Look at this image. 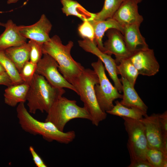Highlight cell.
Listing matches in <instances>:
<instances>
[{"label": "cell", "mask_w": 167, "mask_h": 167, "mask_svg": "<svg viewBox=\"0 0 167 167\" xmlns=\"http://www.w3.org/2000/svg\"><path fill=\"white\" fill-rule=\"evenodd\" d=\"M24 103L18 104L16 112L19 124L25 131L34 135H41L49 142L56 141L67 144L75 139L76 134L74 131H62L51 122L38 120L31 115Z\"/></svg>", "instance_id": "6da1fadb"}, {"label": "cell", "mask_w": 167, "mask_h": 167, "mask_svg": "<svg viewBox=\"0 0 167 167\" xmlns=\"http://www.w3.org/2000/svg\"><path fill=\"white\" fill-rule=\"evenodd\" d=\"M74 43L71 41L66 45H63L59 37L55 35L43 44L42 51L43 54H47L55 60L59 71L74 86L85 68L72 57L71 52Z\"/></svg>", "instance_id": "7a4b0ae2"}, {"label": "cell", "mask_w": 167, "mask_h": 167, "mask_svg": "<svg viewBox=\"0 0 167 167\" xmlns=\"http://www.w3.org/2000/svg\"><path fill=\"white\" fill-rule=\"evenodd\" d=\"M29 85L26 101L30 113L34 114L37 110L47 113L55 101L65 93L63 88L53 86L36 73Z\"/></svg>", "instance_id": "3957f363"}, {"label": "cell", "mask_w": 167, "mask_h": 167, "mask_svg": "<svg viewBox=\"0 0 167 167\" xmlns=\"http://www.w3.org/2000/svg\"><path fill=\"white\" fill-rule=\"evenodd\" d=\"M99 83L95 71L90 68H85L74 85L77 91V94L84 103V107L91 117L92 123L96 126L107 116V113L100 108L96 97L94 86Z\"/></svg>", "instance_id": "277c9868"}, {"label": "cell", "mask_w": 167, "mask_h": 167, "mask_svg": "<svg viewBox=\"0 0 167 167\" xmlns=\"http://www.w3.org/2000/svg\"><path fill=\"white\" fill-rule=\"evenodd\" d=\"M47 113L45 121L51 122L62 131L67 123L72 119L79 118L91 121L84 107L78 106L76 101L62 96L55 101Z\"/></svg>", "instance_id": "5b68a950"}, {"label": "cell", "mask_w": 167, "mask_h": 167, "mask_svg": "<svg viewBox=\"0 0 167 167\" xmlns=\"http://www.w3.org/2000/svg\"><path fill=\"white\" fill-rule=\"evenodd\" d=\"M91 66L96 73L99 80L98 84L94 86L96 97L99 105L103 112L111 109L114 105L113 102L117 99H122V95L120 94L107 78L105 67L102 61L98 58L96 62L92 63Z\"/></svg>", "instance_id": "8992f818"}, {"label": "cell", "mask_w": 167, "mask_h": 167, "mask_svg": "<svg viewBox=\"0 0 167 167\" xmlns=\"http://www.w3.org/2000/svg\"><path fill=\"white\" fill-rule=\"evenodd\" d=\"M124 124L128 135L127 148L131 161L136 159L146 160L148 149L144 127L139 120L122 117Z\"/></svg>", "instance_id": "52a82bcc"}, {"label": "cell", "mask_w": 167, "mask_h": 167, "mask_svg": "<svg viewBox=\"0 0 167 167\" xmlns=\"http://www.w3.org/2000/svg\"><path fill=\"white\" fill-rule=\"evenodd\" d=\"M37 63L35 73L44 77L53 86L60 88H67L77 94L75 88L69 83L60 73L58 64L52 57L46 54Z\"/></svg>", "instance_id": "ba28073f"}, {"label": "cell", "mask_w": 167, "mask_h": 167, "mask_svg": "<svg viewBox=\"0 0 167 167\" xmlns=\"http://www.w3.org/2000/svg\"><path fill=\"white\" fill-rule=\"evenodd\" d=\"M79 46L86 52L92 53L101 60L104 64L105 67L108 72L114 85V87L119 93L122 92V85L118 77L117 74V64L115 59L111 56L105 54L97 47L95 41L87 39L78 41Z\"/></svg>", "instance_id": "9c48e42d"}, {"label": "cell", "mask_w": 167, "mask_h": 167, "mask_svg": "<svg viewBox=\"0 0 167 167\" xmlns=\"http://www.w3.org/2000/svg\"><path fill=\"white\" fill-rule=\"evenodd\" d=\"M129 58L139 74L152 76L159 71L160 65L153 49L148 48L136 51L133 53Z\"/></svg>", "instance_id": "30bf717a"}, {"label": "cell", "mask_w": 167, "mask_h": 167, "mask_svg": "<svg viewBox=\"0 0 167 167\" xmlns=\"http://www.w3.org/2000/svg\"><path fill=\"white\" fill-rule=\"evenodd\" d=\"M108 39L103 44L102 52L109 55L113 54L116 64L120 60L129 58L133 54L127 49L123 35L118 30L111 28L106 31Z\"/></svg>", "instance_id": "8fae6325"}, {"label": "cell", "mask_w": 167, "mask_h": 167, "mask_svg": "<svg viewBox=\"0 0 167 167\" xmlns=\"http://www.w3.org/2000/svg\"><path fill=\"white\" fill-rule=\"evenodd\" d=\"M159 116V114L153 113L139 120L144 127L148 148L158 149L162 151L164 141L167 139V136L163 134Z\"/></svg>", "instance_id": "7c38bea8"}, {"label": "cell", "mask_w": 167, "mask_h": 167, "mask_svg": "<svg viewBox=\"0 0 167 167\" xmlns=\"http://www.w3.org/2000/svg\"><path fill=\"white\" fill-rule=\"evenodd\" d=\"M52 25L46 16L43 14L35 24L28 26H18L20 33L27 39L42 44L50 39L49 34Z\"/></svg>", "instance_id": "4fadbf2b"}, {"label": "cell", "mask_w": 167, "mask_h": 167, "mask_svg": "<svg viewBox=\"0 0 167 167\" xmlns=\"http://www.w3.org/2000/svg\"><path fill=\"white\" fill-rule=\"evenodd\" d=\"M138 4L132 0L123 1L112 18L123 27L132 24L140 26L143 19L139 13Z\"/></svg>", "instance_id": "5bb4252c"}, {"label": "cell", "mask_w": 167, "mask_h": 167, "mask_svg": "<svg viewBox=\"0 0 167 167\" xmlns=\"http://www.w3.org/2000/svg\"><path fill=\"white\" fill-rule=\"evenodd\" d=\"M5 30L0 36V50L20 46L27 43V39L20 33L17 26L11 19L5 23Z\"/></svg>", "instance_id": "9a60e30c"}, {"label": "cell", "mask_w": 167, "mask_h": 167, "mask_svg": "<svg viewBox=\"0 0 167 167\" xmlns=\"http://www.w3.org/2000/svg\"><path fill=\"white\" fill-rule=\"evenodd\" d=\"M140 26L136 24L124 26L122 35L128 50L133 53L149 48L145 38L140 33Z\"/></svg>", "instance_id": "2e32d148"}, {"label": "cell", "mask_w": 167, "mask_h": 167, "mask_svg": "<svg viewBox=\"0 0 167 167\" xmlns=\"http://www.w3.org/2000/svg\"><path fill=\"white\" fill-rule=\"evenodd\" d=\"M120 80L122 83L123 92L120 103L126 107L137 108L147 113L148 107L140 97L134 87L123 76H121Z\"/></svg>", "instance_id": "e0dca14e"}, {"label": "cell", "mask_w": 167, "mask_h": 167, "mask_svg": "<svg viewBox=\"0 0 167 167\" xmlns=\"http://www.w3.org/2000/svg\"><path fill=\"white\" fill-rule=\"evenodd\" d=\"M94 30L95 41L98 49L101 51L104 50L102 38L105 33L109 29L114 28L119 31L122 34L123 27L113 18L103 20L89 21Z\"/></svg>", "instance_id": "ac0fdd59"}, {"label": "cell", "mask_w": 167, "mask_h": 167, "mask_svg": "<svg viewBox=\"0 0 167 167\" xmlns=\"http://www.w3.org/2000/svg\"><path fill=\"white\" fill-rule=\"evenodd\" d=\"M29 85L24 83L7 87L4 94L5 103L12 107L26 101Z\"/></svg>", "instance_id": "d6986e66"}, {"label": "cell", "mask_w": 167, "mask_h": 167, "mask_svg": "<svg viewBox=\"0 0 167 167\" xmlns=\"http://www.w3.org/2000/svg\"><path fill=\"white\" fill-rule=\"evenodd\" d=\"M30 50V45L27 42L20 46L8 48L4 51L19 73L24 64L29 61Z\"/></svg>", "instance_id": "ffe728a7"}, {"label": "cell", "mask_w": 167, "mask_h": 167, "mask_svg": "<svg viewBox=\"0 0 167 167\" xmlns=\"http://www.w3.org/2000/svg\"><path fill=\"white\" fill-rule=\"evenodd\" d=\"M62 5V10L66 16L74 15L83 21L94 19L96 13H91L83 7L76 1L73 0H61Z\"/></svg>", "instance_id": "44dd1931"}, {"label": "cell", "mask_w": 167, "mask_h": 167, "mask_svg": "<svg viewBox=\"0 0 167 167\" xmlns=\"http://www.w3.org/2000/svg\"><path fill=\"white\" fill-rule=\"evenodd\" d=\"M115 103L111 109L106 112L107 113L138 120L147 115V113L137 108L126 107L118 101H115Z\"/></svg>", "instance_id": "7402d4cb"}, {"label": "cell", "mask_w": 167, "mask_h": 167, "mask_svg": "<svg viewBox=\"0 0 167 167\" xmlns=\"http://www.w3.org/2000/svg\"><path fill=\"white\" fill-rule=\"evenodd\" d=\"M118 75L125 77L131 84L134 87L139 74L137 70L129 58L121 59L117 66Z\"/></svg>", "instance_id": "603a6c76"}, {"label": "cell", "mask_w": 167, "mask_h": 167, "mask_svg": "<svg viewBox=\"0 0 167 167\" xmlns=\"http://www.w3.org/2000/svg\"><path fill=\"white\" fill-rule=\"evenodd\" d=\"M0 63L11 80L13 84L24 83L15 65L6 55L4 50H0Z\"/></svg>", "instance_id": "cb8c5ba5"}, {"label": "cell", "mask_w": 167, "mask_h": 167, "mask_svg": "<svg viewBox=\"0 0 167 167\" xmlns=\"http://www.w3.org/2000/svg\"><path fill=\"white\" fill-rule=\"evenodd\" d=\"M123 1L122 0H105L101 10L96 13L94 20H103L112 18Z\"/></svg>", "instance_id": "d4e9b609"}, {"label": "cell", "mask_w": 167, "mask_h": 167, "mask_svg": "<svg viewBox=\"0 0 167 167\" xmlns=\"http://www.w3.org/2000/svg\"><path fill=\"white\" fill-rule=\"evenodd\" d=\"M146 159L152 167L167 166V154L160 150L148 148L146 153Z\"/></svg>", "instance_id": "484cf974"}, {"label": "cell", "mask_w": 167, "mask_h": 167, "mask_svg": "<svg viewBox=\"0 0 167 167\" xmlns=\"http://www.w3.org/2000/svg\"><path fill=\"white\" fill-rule=\"evenodd\" d=\"M36 65L29 61L24 64L19 73L24 83L29 85L35 73Z\"/></svg>", "instance_id": "4316f807"}, {"label": "cell", "mask_w": 167, "mask_h": 167, "mask_svg": "<svg viewBox=\"0 0 167 167\" xmlns=\"http://www.w3.org/2000/svg\"><path fill=\"white\" fill-rule=\"evenodd\" d=\"M28 42L30 47L29 61L37 64L41 58L43 54V44L30 40Z\"/></svg>", "instance_id": "83f0119b"}, {"label": "cell", "mask_w": 167, "mask_h": 167, "mask_svg": "<svg viewBox=\"0 0 167 167\" xmlns=\"http://www.w3.org/2000/svg\"><path fill=\"white\" fill-rule=\"evenodd\" d=\"M78 30L79 35L84 39L95 41L94 29L89 21H83V23L79 25Z\"/></svg>", "instance_id": "f1b7e54d"}, {"label": "cell", "mask_w": 167, "mask_h": 167, "mask_svg": "<svg viewBox=\"0 0 167 167\" xmlns=\"http://www.w3.org/2000/svg\"><path fill=\"white\" fill-rule=\"evenodd\" d=\"M29 151L32 156L33 160L37 167H47V165L41 158L36 152L33 147L30 146L29 148Z\"/></svg>", "instance_id": "f546056e"}, {"label": "cell", "mask_w": 167, "mask_h": 167, "mask_svg": "<svg viewBox=\"0 0 167 167\" xmlns=\"http://www.w3.org/2000/svg\"><path fill=\"white\" fill-rule=\"evenodd\" d=\"M159 120L163 134L167 136V111L159 114Z\"/></svg>", "instance_id": "4dcf8cb0"}, {"label": "cell", "mask_w": 167, "mask_h": 167, "mask_svg": "<svg viewBox=\"0 0 167 167\" xmlns=\"http://www.w3.org/2000/svg\"><path fill=\"white\" fill-rule=\"evenodd\" d=\"M129 167H152L147 161L142 159H136L131 161Z\"/></svg>", "instance_id": "1f68e13d"}, {"label": "cell", "mask_w": 167, "mask_h": 167, "mask_svg": "<svg viewBox=\"0 0 167 167\" xmlns=\"http://www.w3.org/2000/svg\"><path fill=\"white\" fill-rule=\"evenodd\" d=\"M13 84L11 80L7 74L0 75V85L8 87Z\"/></svg>", "instance_id": "d6a6232c"}, {"label": "cell", "mask_w": 167, "mask_h": 167, "mask_svg": "<svg viewBox=\"0 0 167 167\" xmlns=\"http://www.w3.org/2000/svg\"><path fill=\"white\" fill-rule=\"evenodd\" d=\"M7 74L5 70L0 63V75H5Z\"/></svg>", "instance_id": "836d02e7"}, {"label": "cell", "mask_w": 167, "mask_h": 167, "mask_svg": "<svg viewBox=\"0 0 167 167\" xmlns=\"http://www.w3.org/2000/svg\"><path fill=\"white\" fill-rule=\"evenodd\" d=\"M19 0H8L7 1V3L8 4L15 3Z\"/></svg>", "instance_id": "e575fe53"}, {"label": "cell", "mask_w": 167, "mask_h": 167, "mask_svg": "<svg viewBox=\"0 0 167 167\" xmlns=\"http://www.w3.org/2000/svg\"><path fill=\"white\" fill-rule=\"evenodd\" d=\"M122 1H124L126 0H122ZM136 2L137 3H139L141 2L142 0H132Z\"/></svg>", "instance_id": "d590c367"}, {"label": "cell", "mask_w": 167, "mask_h": 167, "mask_svg": "<svg viewBox=\"0 0 167 167\" xmlns=\"http://www.w3.org/2000/svg\"><path fill=\"white\" fill-rule=\"evenodd\" d=\"M4 25H5V23H3L0 22V26L4 27Z\"/></svg>", "instance_id": "8d00e7d4"}]
</instances>
